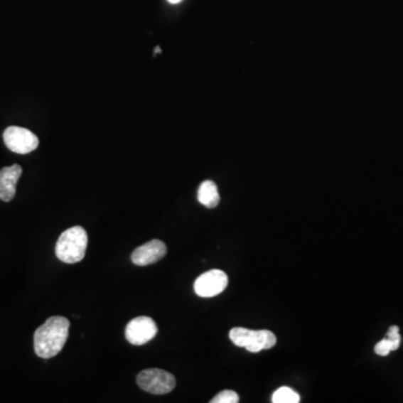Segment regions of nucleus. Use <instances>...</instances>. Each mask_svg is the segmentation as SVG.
<instances>
[{
	"mask_svg": "<svg viewBox=\"0 0 403 403\" xmlns=\"http://www.w3.org/2000/svg\"><path fill=\"white\" fill-rule=\"evenodd\" d=\"M69 319L52 316L34 333V350L37 356L52 358L58 355L69 338Z\"/></svg>",
	"mask_w": 403,
	"mask_h": 403,
	"instance_id": "nucleus-1",
	"label": "nucleus"
},
{
	"mask_svg": "<svg viewBox=\"0 0 403 403\" xmlns=\"http://www.w3.org/2000/svg\"><path fill=\"white\" fill-rule=\"evenodd\" d=\"M87 242L89 237L83 227H70L58 237L55 247L56 257L64 264H77L85 259Z\"/></svg>",
	"mask_w": 403,
	"mask_h": 403,
	"instance_id": "nucleus-2",
	"label": "nucleus"
},
{
	"mask_svg": "<svg viewBox=\"0 0 403 403\" xmlns=\"http://www.w3.org/2000/svg\"><path fill=\"white\" fill-rule=\"evenodd\" d=\"M230 340L235 345L245 348L250 353H259L260 350L274 348L277 338L270 331H251L243 327H235L230 331Z\"/></svg>",
	"mask_w": 403,
	"mask_h": 403,
	"instance_id": "nucleus-3",
	"label": "nucleus"
},
{
	"mask_svg": "<svg viewBox=\"0 0 403 403\" xmlns=\"http://www.w3.org/2000/svg\"><path fill=\"white\" fill-rule=\"evenodd\" d=\"M140 389L151 394H167L174 390L176 379L169 372L159 369H148L140 372L137 377Z\"/></svg>",
	"mask_w": 403,
	"mask_h": 403,
	"instance_id": "nucleus-4",
	"label": "nucleus"
},
{
	"mask_svg": "<svg viewBox=\"0 0 403 403\" xmlns=\"http://www.w3.org/2000/svg\"><path fill=\"white\" fill-rule=\"evenodd\" d=\"M4 143L13 153L26 155L38 147L40 140L36 134L26 128L11 126L4 131Z\"/></svg>",
	"mask_w": 403,
	"mask_h": 403,
	"instance_id": "nucleus-5",
	"label": "nucleus"
},
{
	"mask_svg": "<svg viewBox=\"0 0 403 403\" xmlns=\"http://www.w3.org/2000/svg\"><path fill=\"white\" fill-rule=\"evenodd\" d=\"M227 276L225 272L213 269L210 272H204L195 280L194 290L196 295L202 298H211L223 293L227 287Z\"/></svg>",
	"mask_w": 403,
	"mask_h": 403,
	"instance_id": "nucleus-6",
	"label": "nucleus"
},
{
	"mask_svg": "<svg viewBox=\"0 0 403 403\" xmlns=\"http://www.w3.org/2000/svg\"><path fill=\"white\" fill-rule=\"evenodd\" d=\"M158 332V327L154 319L147 316H139L132 319L126 327V338L132 345H144L154 340Z\"/></svg>",
	"mask_w": 403,
	"mask_h": 403,
	"instance_id": "nucleus-7",
	"label": "nucleus"
},
{
	"mask_svg": "<svg viewBox=\"0 0 403 403\" xmlns=\"http://www.w3.org/2000/svg\"><path fill=\"white\" fill-rule=\"evenodd\" d=\"M167 247L163 241L151 240L140 245L132 252L131 261L136 266L156 264L166 256Z\"/></svg>",
	"mask_w": 403,
	"mask_h": 403,
	"instance_id": "nucleus-8",
	"label": "nucleus"
},
{
	"mask_svg": "<svg viewBox=\"0 0 403 403\" xmlns=\"http://www.w3.org/2000/svg\"><path fill=\"white\" fill-rule=\"evenodd\" d=\"M21 174L23 169L17 163L0 169V200L4 202H11L15 198L17 183Z\"/></svg>",
	"mask_w": 403,
	"mask_h": 403,
	"instance_id": "nucleus-9",
	"label": "nucleus"
},
{
	"mask_svg": "<svg viewBox=\"0 0 403 403\" xmlns=\"http://www.w3.org/2000/svg\"><path fill=\"white\" fill-rule=\"evenodd\" d=\"M198 200L202 205L208 208H215L219 205L221 198L215 183L212 181H204L198 188Z\"/></svg>",
	"mask_w": 403,
	"mask_h": 403,
	"instance_id": "nucleus-10",
	"label": "nucleus"
},
{
	"mask_svg": "<svg viewBox=\"0 0 403 403\" xmlns=\"http://www.w3.org/2000/svg\"><path fill=\"white\" fill-rule=\"evenodd\" d=\"M400 343L401 336L399 334V327L391 326L390 330L387 331V338H383L375 345V353L380 356L389 355L392 350H398Z\"/></svg>",
	"mask_w": 403,
	"mask_h": 403,
	"instance_id": "nucleus-11",
	"label": "nucleus"
},
{
	"mask_svg": "<svg viewBox=\"0 0 403 403\" xmlns=\"http://www.w3.org/2000/svg\"><path fill=\"white\" fill-rule=\"evenodd\" d=\"M272 401L274 403H298L301 401V397L293 389L282 387L274 393Z\"/></svg>",
	"mask_w": 403,
	"mask_h": 403,
	"instance_id": "nucleus-12",
	"label": "nucleus"
},
{
	"mask_svg": "<svg viewBox=\"0 0 403 403\" xmlns=\"http://www.w3.org/2000/svg\"><path fill=\"white\" fill-rule=\"evenodd\" d=\"M240 400L239 394L232 390H224L216 394L211 403H237Z\"/></svg>",
	"mask_w": 403,
	"mask_h": 403,
	"instance_id": "nucleus-13",
	"label": "nucleus"
},
{
	"mask_svg": "<svg viewBox=\"0 0 403 403\" xmlns=\"http://www.w3.org/2000/svg\"><path fill=\"white\" fill-rule=\"evenodd\" d=\"M181 1H182V0H168V3L173 4V5L181 3Z\"/></svg>",
	"mask_w": 403,
	"mask_h": 403,
	"instance_id": "nucleus-14",
	"label": "nucleus"
},
{
	"mask_svg": "<svg viewBox=\"0 0 403 403\" xmlns=\"http://www.w3.org/2000/svg\"><path fill=\"white\" fill-rule=\"evenodd\" d=\"M159 52H161V48H159V46H157V48H155V54L159 53Z\"/></svg>",
	"mask_w": 403,
	"mask_h": 403,
	"instance_id": "nucleus-15",
	"label": "nucleus"
}]
</instances>
